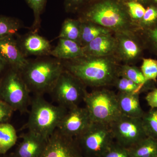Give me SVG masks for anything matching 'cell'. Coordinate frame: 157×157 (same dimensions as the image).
I'll use <instances>...</instances> for the list:
<instances>
[{
	"label": "cell",
	"mask_w": 157,
	"mask_h": 157,
	"mask_svg": "<svg viewBox=\"0 0 157 157\" xmlns=\"http://www.w3.org/2000/svg\"><path fill=\"white\" fill-rule=\"evenodd\" d=\"M155 1L157 3V0H155Z\"/></svg>",
	"instance_id": "f35d334b"
},
{
	"label": "cell",
	"mask_w": 157,
	"mask_h": 157,
	"mask_svg": "<svg viewBox=\"0 0 157 157\" xmlns=\"http://www.w3.org/2000/svg\"><path fill=\"white\" fill-rule=\"evenodd\" d=\"M92 121L110 124L121 116L117 95L109 90H95L87 92L84 99Z\"/></svg>",
	"instance_id": "5b68a950"
},
{
	"label": "cell",
	"mask_w": 157,
	"mask_h": 157,
	"mask_svg": "<svg viewBox=\"0 0 157 157\" xmlns=\"http://www.w3.org/2000/svg\"><path fill=\"white\" fill-rule=\"evenodd\" d=\"M17 41L25 57L30 56L40 57L50 56L52 48L49 41L40 36L37 32L32 31Z\"/></svg>",
	"instance_id": "5bb4252c"
},
{
	"label": "cell",
	"mask_w": 157,
	"mask_h": 157,
	"mask_svg": "<svg viewBox=\"0 0 157 157\" xmlns=\"http://www.w3.org/2000/svg\"><path fill=\"white\" fill-rule=\"evenodd\" d=\"M115 35L117 58L129 65L141 58L144 46L140 37H137L134 32L117 33Z\"/></svg>",
	"instance_id": "7c38bea8"
},
{
	"label": "cell",
	"mask_w": 157,
	"mask_h": 157,
	"mask_svg": "<svg viewBox=\"0 0 157 157\" xmlns=\"http://www.w3.org/2000/svg\"><path fill=\"white\" fill-rule=\"evenodd\" d=\"M64 70L61 60L44 58L29 61L21 74L31 93L43 95L50 93Z\"/></svg>",
	"instance_id": "3957f363"
},
{
	"label": "cell",
	"mask_w": 157,
	"mask_h": 157,
	"mask_svg": "<svg viewBox=\"0 0 157 157\" xmlns=\"http://www.w3.org/2000/svg\"><path fill=\"white\" fill-rule=\"evenodd\" d=\"M118 90L119 92L128 94H139L147 91L144 87L125 77L119 76L114 81L113 85Z\"/></svg>",
	"instance_id": "4316f807"
},
{
	"label": "cell",
	"mask_w": 157,
	"mask_h": 157,
	"mask_svg": "<svg viewBox=\"0 0 157 157\" xmlns=\"http://www.w3.org/2000/svg\"><path fill=\"white\" fill-rule=\"evenodd\" d=\"M30 93L21 73L17 70L10 68L0 79V99L11 106L14 111L21 113L28 111Z\"/></svg>",
	"instance_id": "8992f818"
},
{
	"label": "cell",
	"mask_w": 157,
	"mask_h": 157,
	"mask_svg": "<svg viewBox=\"0 0 157 157\" xmlns=\"http://www.w3.org/2000/svg\"><path fill=\"white\" fill-rule=\"evenodd\" d=\"M80 33L81 21L79 19L67 18L63 22L58 38L75 41L80 45Z\"/></svg>",
	"instance_id": "603a6c76"
},
{
	"label": "cell",
	"mask_w": 157,
	"mask_h": 157,
	"mask_svg": "<svg viewBox=\"0 0 157 157\" xmlns=\"http://www.w3.org/2000/svg\"><path fill=\"white\" fill-rule=\"evenodd\" d=\"M0 57L6 66L21 73L29 62L14 36L0 39Z\"/></svg>",
	"instance_id": "4fadbf2b"
},
{
	"label": "cell",
	"mask_w": 157,
	"mask_h": 157,
	"mask_svg": "<svg viewBox=\"0 0 157 157\" xmlns=\"http://www.w3.org/2000/svg\"><path fill=\"white\" fill-rule=\"evenodd\" d=\"M30 106L28 121L22 129H27L47 139L58 128L68 111L64 107L51 104L40 95H34L31 98Z\"/></svg>",
	"instance_id": "277c9868"
},
{
	"label": "cell",
	"mask_w": 157,
	"mask_h": 157,
	"mask_svg": "<svg viewBox=\"0 0 157 157\" xmlns=\"http://www.w3.org/2000/svg\"><path fill=\"white\" fill-rule=\"evenodd\" d=\"M92 122L86 107L78 106L68 109L57 129L63 135L75 138L84 132Z\"/></svg>",
	"instance_id": "8fae6325"
},
{
	"label": "cell",
	"mask_w": 157,
	"mask_h": 157,
	"mask_svg": "<svg viewBox=\"0 0 157 157\" xmlns=\"http://www.w3.org/2000/svg\"><path fill=\"white\" fill-rule=\"evenodd\" d=\"M80 21L81 33L79 43L82 47H84L91 41L101 35L112 33H113L109 29L94 23L87 21Z\"/></svg>",
	"instance_id": "ffe728a7"
},
{
	"label": "cell",
	"mask_w": 157,
	"mask_h": 157,
	"mask_svg": "<svg viewBox=\"0 0 157 157\" xmlns=\"http://www.w3.org/2000/svg\"></svg>",
	"instance_id": "ab89813d"
},
{
	"label": "cell",
	"mask_w": 157,
	"mask_h": 157,
	"mask_svg": "<svg viewBox=\"0 0 157 157\" xmlns=\"http://www.w3.org/2000/svg\"><path fill=\"white\" fill-rule=\"evenodd\" d=\"M16 157L15 156V155H14L13 156H9V157Z\"/></svg>",
	"instance_id": "74e56055"
},
{
	"label": "cell",
	"mask_w": 157,
	"mask_h": 157,
	"mask_svg": "<svg viewBox=\"0 0 157 157\" xmlns=\"http://www.w3.org/2000/svg\"><path fill=\"white\" fill-rule=\"evenodd\" d=\"M86 87L76 76L63 71L49 94L58 105L68 109L78 107L87 94Z\"/></svg>",
	"instance_id": "ba28073f"
},
{
	"label": "cell",
	"mask_w": 157,
	"mask_h": 157,
	"mask_svg": "<svg viewBox=\"0 0 157 157\" xmlns=\"http://www.w3.org/2000/svg\"><path fill=\"white\" fill-rule=\"evenodd\" d=\"M14 111L11 106L0 99V124L8 123Z\"/></svg>",
	"instance_id": "836d02e7"
},
{
	"label": "cell",
	"mask_w": 157,
	"mask_h": 157,
	"mask_svg": "<svg viewBox=\"0 0 157 157\" xmlns=\"http://www.w3.org/2000/svg\"><path fill=\"white\" fill-rule=\"evenodd\" d=\"M17 140L16 130L14 127L6 123L0 124V154H5L15 145Z\"/></svg>",
	"instance_id": "7402d4cb"
},
{
	"label": "cell",
	"mask_w": 157,
	"mask_h": 157,
	"mask_svg": "<svg viewBox=\"0 0 157 157\" xmlns=\"http://www.w3.org/2000/svg\"><path fill=\"white\" fill-rule=\"evenodd\" d=\"M109 126L114 141L127 148L135 146L147 137L141 118L122 115Z\"/></svg>",
	"instance_id": "9c48e42d"
},
{
	"label": "cell",
	"mask_w": 157,
	"mask_h": 157,
	"mask_svg": "<svg viewBox=\"0 0 157 157\" xmlns=\"http://www.w3.org/2000/svg\"><path fill=\"white\" fill-rule=\"evenodd\" d=\"M26 2L33 12L34 20L32 31L37 32L41 23V15L45 9L47 0H26Z\"/></svg>",
	"instance_id": "83f0119b"
},
{
	"label": "cell",
	"mask_w": 157,
	"mask_h": 157,
	"mask_svg": "<svg viewBox=\"0 0 157 157\" xmlns=\"http://www.w3.org/2000/svg\"><path fill=\"white\" fill-rule=\"evenodd\" d=\"M157 21V7L151 6L145 10L142 19L138 23L139 28L145 27Z\"/></svg>",
	"instance_id": "1f68e13d"
},
{
	"label": "cell",
	"mask_w": 157,
	"mask_h": 157,
	"mask_svg": "<svg viewBox=\"0 0 157 157\" xmlns=\"http://www.w3.org/2000/svg\"><path fill=\"white\" fill-rule=\"evenodd\" d=\"M75 139L84 157H102L114 141L109 124L94 122Z\"/></svg>",
	"instance_id": "52a82bcc"
},
{
	"label": "cell",
	"mask_w": 157,
	"mask_h": 157,
	"mask_svg": "<svg viewBox=\"0 0 157 157\" xmlns=\"http://www.w3.org/2000/svg\"><path fill=\"white\" fill-rule=\"evenodd\" d=\"M147 137L157 140V108H151L141 118Z\"/></svg>",
	"instance_id": "484cf974"
},
{
	"label": "cell",
	"mask_w": 157,
	"mask_h": 157,
	"mask_svg": "<svg viewBox=\"0 0 157 157\" xmlns=\"http://www.w3.org/2000/svg\"><path fill=\"white\" fill-rule=\"evenodd\" d=\"M21 28L20 21L13 17L0 15V39L14 36Z\"/></svg>",
	"instance_id": "d4e9b609"
},
{
	"label": "cell",
	"mask_w": 157,
	"mask_h": 157,
	"mask_svg": "<svg viewBox=\"0 0 157 157\" xmlns=\"http://www.w3.org/2000/svg\"><path fill=\"white\" fill-rule=\"evenodd\" d=\"M146 1H147V0H136L135 1L137 2H146Z\"/></svg>",
	"instance_id": "8d00e7d4"
},
{
	"label": "cell",
	"mask_w": 157,
	"mask_h": 157,
	"mask_svg": "<svg viewBox=\"0 0 157 157\" xmlns=\"http://www.w3.org/2000/svg\"><path fill=\"white\" fill-rule=\"evenodd\" d=\"M118 75L119 76L125 77L132 80L136 84L144 87L147 91L156 88L154 82L147 81L140 69L135 66L128 64L120 66Z\"/></svg>",
	"instance_id": "d6986e66"
},
{
	"label": "cell",
	"mask_w": 157,
	"mask_h": 157,
	"mask_svg": "<svg viewBox=\"0 0 157 157\" xmlns=\"http://www.w3.org/2000/svg\"><path fill=\"white\" fill-rule=\"evenodd\" d=\"M114 55L84 56L63 61L65 70L81 80L86 86L102 87L113 85L119 77L120 66Z\"/></svg>",
	"instance_id": "6da1fadb"
},
{
	"label": "cell",
	"mask_w": 157,
	"mask_h": 157,
	"mask_svg": "<svg viewBox=\"0 0 157 157\" xmlns=\"http://www.w3.org/2000/svg\"><path fill=\"white\" fill-rule=\"evenodd\" d=\"M83 47L85 56L102 57L114 55L117 48L115 37L112 33L101 35Z\"/></svg>",
	"instance_id": "2e32d148"
},
{
	"label": "cell",
	"mask_w": 157,
	"mask_h": 157,
	"mask_svg": "<svg viewBox=\"0 0 157 157\" xmlns=\"http://www.w3.org/2000/svg\"><path fill=\"white\" fill-rule=\"evenodd\" d=\"M93 0H64L65 10L67 12H75L87 6Z\"/></svg>",
	"instance_id": "d6a6232c"
},
{
	"label": "cell",
	"mask_w": 157,
	"mask_h": 157,
	"mask_svg": "<svg viewBox=\"0 0 157 157\" xmlns=\"http://www.w3.org/2000/svg\"><path fill=\"white\" fill-rule=\"evenodd\" d=\"M40 157H84L76 139L63 135L56 129L47 140Z\"/></svg>",
	"instance_id": "30bf717a"
},
{
	"label": "cell",
	"mask_w": 157,
	"mask_h": 157,
	"mask_svg": "<svg viewBox=\"0 0 157 157\" xmlns=\"http://www.w3.org/2000/svg\"><path fill=\"white\" fill-rule=\"evenodd\" d=\"M22 141L14 155L16 157H40L45 149L47 140L41 135L28 131L21 135Z\"/></svg>",
	"instance_id": "9a60e30c"
},
{
	"label": "cell",
	"mask_w": 157,
	"mask_h": 157,
	"mask_svg": "<svg viewBox=\"0 0 157 157\" xmlns=\"http://www.w3.org/2000/svg\"><path fill=\"white\" fill-rule=\"evenodd\" d=\"M79 20L96 24L115 33H135L140 29L128 10L115 0H102L90 5L82 11Z\"/></svg>",
	"instance_id": "7a4b0ae2"
},
{
	"label": "cell",
	"mask_w": 157,
	"mask_h": 157,
	"mask_svg": "<svg viewBox=\"0 0 157 157\" xmlns=\"http://www.w3.org/2000/svg\"><path fill=\"white\" fill-rule=\"evenodd\" d=\"M140 39L144 48H149L157 55V21L151 25L140 28Z\"/></svg>",
	"instance_id": "cb8c5ba5"
},
{
	"label": "cell",
	"mask_w": 157,
	"mask_h": 157,
	"mask_svg": "<svg viewBox=\"0 0 157 157\" xmlns=\"http://www.w3.org/2000/svg\"><path fill=\"white\" fill-rule=\"evenodd\" d=\"M145 99L151 108H157V88L151 90L147 94Z\"/></svg>",
	"instance_id": "e575fe53"
},
{
	"label": "cell",
	"mask_w": 157,
	"mask_h": 157,
	"mask_svg": "<svg viewBox=\"0 0 157 157\" xmlns=\"http://www.w3.org/2000/svg\"><path fill=\"white\" fill-rule=\"evenodd\" d=\"M50 56L65 61L81 57L85 54L83 47L77 42L68 39H59L57 45L52 50Z\"/></svg>",
	"instance_id": "ac0fdd59"
},
{
	"label": "cell",
	"mask_w": 157,
	"mask_h": 157,
	"mask_svg": "<svg viewBox=\"0 0 157 157\" xmlns=\"http://www.w3.org/2000/svg\"><path fill=\"white\" fill-rule=\"evenodd\" d=\"M140 69L147 81L156 82L157 60L151 58L143 59Z\"/></svg>",
	"instance_id": "f1b7e54d"
},
{
	"label": "cell",
	"mask_w": 157,
	"mask_h": 157,
	"mask_svg": "<svg viewBox=\"0 0 157 157\" xmlns=\"http://www.w3.org/2000/svg\"><path fill=\"white\" fill-rule=\"evenodd\" d=\"M128 149L132 157H157V140L147 137Z\"/></svg>",
	"instance_id": "44dd1931"
},
{
	"label": "cell",
	"mask_w": 157,
	"mask_h": 157,
	"mask_svg": "<svg viewBox=\"0 0 157 157\" xmlns=\"http://www.w3.org/2000/svg\"><path fill=\"white\" fill-rule=\"evenodd\" d=\"M6 66V64L5 63L3 60L0 57V76H1L2 72L3 70L5 69Z\"/></svg>",
	"instance_id": "d590c367"
},
{
	"label": "cell",
	"mask_w": 157,
	"mask_h": 157,
	"mask_svg": "<svg viewBox=\"0 0 157 157\" xmlns=\"http://www.w3.org/2000/svg\"><path fill=\"white\" fill-rule=\"evenodd\" d=\"M102 157H132L128 148L114 141Z\"/></svg>",
	"instance_id": "4dcf8cb0"
},
{
	"label": "cell",
	"mask_w": 157,
	"mask_h": 157,
	"mask_svg": "<svg viewBox=\"0 0 157 157\" xmlns=\"http://www.w3.org/2000/svg\"><path fill=\"white\" fill-rule=\"evenodd\" d=\"M117 95L122 115L136 118L142 117L145 112L140 106L139 94L118 92Z\"/></svg>",
	"instance_id": "e0dca14e"
},
{
	"label": "cell",
	"mask_w": 157,
	"mask_h": 157,
	"mask_svg": "<svg viewBox=\"0 0 157 157\" xmlns=\"http://www.w3.org/2000/svg\"><path fill=\"white\" fill-rule=\"evenodd\" d=\"M126 6L129 15L132 20L137 21L139 22L143 17L146 9L142 4L135 1L128 2Z\"/></svg>",
	"instance_id": "f546056e"
}]
</instances>
